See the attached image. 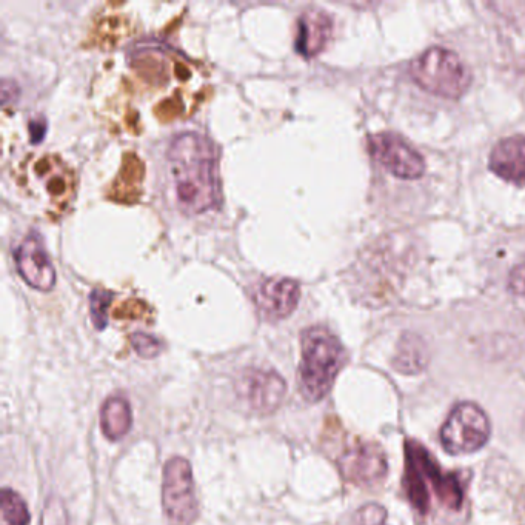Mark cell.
I'll return each mask as SVG.
<instances>
[{"instance_id":"obj_1","label":"cell","mask_w":525,"mask_h":525,"mask_svg":"<svg viewBox=\"0 0 525 525\" xmlns=\"http://www.w3.org/2000/svg\"><path fill=\"white\" fill-rule=\"evenodd\" d=\"M167 171L174 204L188 216L201 215L219 199L218 154L202 134L187 131L171 141Z\"/></svg>"},{"instance_id":"obj_2","label":"cell","mask_w":525,"mask_h":525,"mask_svg":"<svg viewBox=\"0 0 525 525\" xmlns=\"http://www.w3.org/2000/svg\"><path fill=\"white\" fill-rule=\"evenodd\" d=\"M347 353L335 333L324 325H313L301 335L299 392L310 404H318L332 392L344 367Z\"/></svg>"},{"instance_id":"obj_3","label":"cell","mask_w":525,"mask_h":525,"mask_svg":"<svg viewBox=\"0 0 525 525\" xmlns=\"http://www.w3.org/2000/svg\"><path fill=\"white\" fill-rule=\"evenodd\" d=\"M17 181L24 193L56 213L67 210L76 194V174L54 154L28 158L17 171Z\"/></svg>"},{"instance_id":"obj_4","label":"cell","mask_w":525,"mask_h":525,"mask_svg":"<svg viewBox=\"0 0 525 525\" xmlns=\"http://www.w3.org/2000/svg\"><path fill=\"white\" fill-rule=\"evenodd\" d=\"M410 71L416 84L447 99H458L472 84V73L459 54L439 45L418 54Z\"/></svg>"},{"instance_id":"obj_5","label":"cell","mask_w":525,"mask_h":525,"mask_svg":"<svg viewBox=\"0 0 525 525\" xmlns=\"http://www.w3.org/2000/svg\"><path fill=\"white\" fill-rule=\"evenodd\" d=\"M162 510L167 525H193L198 519L199 502L193 469L188 459L173 456L162 472Z\"/></svg>"},{"instance_id":"obj_6","label":"cell","mask_w":525,"mask_h":525,"mask_svg":"<svg viewBox=\"0 0 525 525\" xmlns=\"http://www.w3.org/2000/svg\"><path fill=\"white\" fill-rule=\"evenodd\" d=\"M492 425L479 405L461 402L453 408L441 429V444L450 455L478 452L490 439Z\"/></svg>"},{"instance_id":"obj_7","label":"cell","mask_w":525,"mask_h":525,"mask_svg":"<svg viewBox=\"0 0 525 525\" xmlns=\"http://www.w3.org/2000/svg\"><path fill=\"white\" fill-rule=\"evenodd\" d=\"M368 151L388 173L405 181H415L425 173V161L415 147L393 131H381L368 138Z\"/></svg>"},{"instance_id":"obj_8","label":"cell","mask_w":525,"mask_h":525,"mask_svg":"<svg viewBox=\"0 0 525 525\" xmlns=\"http://www.w3.org/2000/svg\"><path fill=\"white\" fill-rule=\"evenodd\" d=\"M236 393L250 412L273 415L287 395V382L275 370L251 367L236 382Z\"/></svg>"},{"instance_id":"obj_9","label":"cell","mask_w":525,"mask_h":525,"mask_svg":"<svg viewBox=\"0 0 525 525\" xmlns=\"http://www.w3.org/2000/svg\"><path fill=\"white\" fill-rule=\"evenodd\" d=\"M341 475L356 485H375L387 475L385 453L378 444L361 442L345 450L338 461Z\"/></svg>"},{"instance_id":"obj_10","label":"cell","mask_w":525,"mask_h":525,"mask_svg":"<svg viewBox=\"0 0 525 525\" xmlns=\"http://www.w3.org/2000/svg\"><path fill=\"white\" fill-rule=\"evenodd\" d=\"M13 255L19 275L30 287L41 291H50L54 287L56 271L39 236L28 235L17 245Z\"/></svg>"},{"instance_id":"obj_11","label":"cell","mask_w":525,"mask_h":525,"mask_svg":"<svg viewBox=\"0 0 525 525\" xmlns=\"http://www.w3.org/2000/svg\"><path fill=\"white\" fill-rule=\"evenodd\" d=\"M301 287L290 278H273L261 282L253 293L256 307L265 321L278 322L295 311Z\"/></svg>"},{"instance_id":"obj_12","label":"cell","mask_w":525,"mask_h":525,"mask_svg":"<svg viewBox=\"0 0 525 525\" xmlns=\"http://www.w3.org/2000/svg\"><path fill=\"white\" fill-rule=\"evenodd\" d=\"M405 455L410 456L415 461L425 481H429L433 485L436 495L447 507L453 510L461 509L464 493H462L461 484H459L456 476L442 472L427 449H424L418 442L408 441L405 444Z\"/></svg>"},{"instance_id":"obj_13","label":"cell","mask_w":525,"mask_h":525,"mask_svg":"<svg viewBox=\"0 0 525 525\" xmlns=\"http://www.w3.org/2000/svg\"><path fill=\"white\" fill-rule=\"evenodd\" d=\"M490 168L504 181L525 185V136L501 139L490 153Z\"/></svg>"},{"instance_id":"obj_14","label":"cell","mask_w":525,"mask_h":525,"mask_svg":"<svg viewBox=\"0 0 525 525\" xmlns=\"http://www.w3.org/2000/svg\"><path fill=\"white\" fill-rule=\"evenodd\" d=\"M333 21L330 14L322 10H307L301 14L298 21V36L295 47L298 53L305 57H313L324 50L328 39L332 36Z\"/></svg>"},{"instance_id":"obj_15","label":"cell","mask_w":525,"mask_h":525,"mask_svg":"<svg viewBox=\"0 0 525 525\" xmlns=\"http://www.w3.org/2000/svg\"><path fill=\"white\" fill-rule=\"evenodd\" d=\"M101 430L111 442L121 441L133 427V410L130 402L122 396H111L102 404Z\"/></svg>"},{"instance_id":"obj_16","label":"cell","mask_w":525,"mask_h":525,"mask_svg":"<svg viewBox=\"0 0 525 525\" xmlns=\"http://www.w3.org/2000/svg\"><path fill=\"white\" fill-rule=\"evenodd\" d=\"M429 356L425 342L419 336L405 333L398 344L395 356V368L398 372L415 375L427 367Z\"/></svg>"},{"instance_id":"obj_17","label":"cell","mask_w":525,"mask_h":525,"mask_svg":"<svg viewBox=\"0 0 525 525\" xmlns=\"http://www.w3.org/2000/svg\"><path fill=\"white\" fill-rule=\"evenodd\" d=\"M404 485L413 507L422 515L429 512V493H427L424 476L410 456H407V464H405Z\"/></svg>"},{"instance_id":"obj_18","label":"cell","mask_w":525,"mask_h":525,"mask_svg":"<svg viewBox=\"0 0 525 525\" xmlns=\"http://www.w3.org/2000/svg\"><path fill=\"white\" fill-rule=\"evenodd\" d=\"M0 507H2V519H4L5 525L31 524V515L27 502L13 489L2 490Z\"/></svg>"},{"instance_id":"obj_19","label":"cell","mask_w":525,"mask_h":525,"mask_svg":"<svg viewBox=\"0 0 525 525\" xmlns=\"http://www.w3.org/2000/svg\"><path fill=\"white\" fill-rule=\"evenodd\" d=\"M111 305V295L108 291L94 290L90 295V315L94 327L104 330L108 324V308Z\"/></svg>"},{"instance_id":"obj_20","label":"cell","mask_w":525,"mask_h":525,"mask_svg":"<svg viewBox=\"0 0 525 525\" xmlns=\"http://www.w3.org/2000/svg\"><path fill=\"white\" fill-rule=\"evenodd\" d=\"M41 525H68V513L64 502L57 496H50L45 502Z\"/></svg>"},{"instance_id":"obj_21","label":"cell","mask_w":525,"mask_h":525,"mask_svg":"<svg viewBox=\"0 0 525 525\" xmlns=\"http://www.w3.org/2000/svg\"><path fill=\"white\" fill-rule=\"evenodd\" d=\"M131 344L141 358L153 359L161 355V341L154 336L147 335V333H134L131 336Z\"/></svg>"},{"instance_id":"obj_22","label":"cell","mask_w":525,"mask_h":525,"mask_svg":"<svg viewBox=\"0 0 525 525\" xmlns=\"http://www.w3.org/2000/svg\"><path fill=\"white\" fill-rule=\"evenodd\" d=\"M387 510L379 504H365L356 512L353 525H387Z\"/></svg>"},{"instance_id":"obj_23","label":"cell","mask_w":525,"mask_h":525,"mask_svg":"<svg viewBox=\"0 0 525 525\" xmlns=\"http://www.w3.org/2000/svg\"><path fill=\"white\" fill-rule=\"evenodd\" d=\"M509 290L513 295L525 296V259L512 268L509 275Z\"/></svg>"},{"instance_id":"obj_24","label":"cell","mask_w":525,"mask_h":525,"mask_svg":"<svg viewBox=\"0 0 525 525\" xmlns=\"http://www.w3.org/2000/svg\"><path fill=\"white\" fill-rule=\"evenodd\" d=\"M30 130H31V138H33V141L41 142L42 138H44L45 131H47V124H45V121H42V122L33 121L30 124Z\"/></svg>"}]
</instances>
